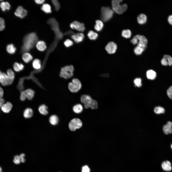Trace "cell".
<instances>
[{
  "mask_svg": "<svg viewBox=\"0 0 172 172\" xmlns=\"http://www.w3.org/2000/svg\"><path fill=\"white\" fill-rule=\"evenodd\" d=\"M32 65L33 68L36 69H40L41 67V61L38 59H35L32 63Z\"/></svg>",
  "mask_w": 172,
  "mask_h": 172,
  "instance_id": "cell-32",
  "label": "cell"
},
{
  "mask_svg": "<svg viewBox=\"0 0 172 172\" xmlns=\"http://www.w3.org/2000/svg\"><path fill=\"white\" fill-rule=\"evenodd\" d=\"M171 149H172V144H171Z\"/></svg>",
  "mask_w": 172,
  "mask_h": 172,
  "instance_id": "cell-55",
  "label": "cell"
},
{
  "mask_svg": "<svg viewBox=\"0 0 172 172\" xmlns=\"http://www.w3.org/2000/svg\"><path fill=\"white\" fill-rule=\"evenodd\" d=\"M15 15L21 18L24 17L27 15V11L21 6H18L14 13Z\"/></svg>",
  "mask_w": 172,
  "mask_h": 172,
  "instance_id": "cell-11",
  "label": "cell"
},
{
  "mask_svg": "<svg viewBox=\"0 0 172 172\" xmlns=\"http://www.w3.org/2000/svg\"><path fill=\"white\" fill-rule=\"evenodd\" d=\"M0 7L3 11H5L6 10H9L10 7L9 3L7 2H2L0 4Z\"/></svg>",
  "mask_w": 172,
  "mask_h": 172,
  "instance_id": "cell-31",
  "label": "cell"
},
{
  "mask_svg": "<svg viewBox=\"0 0 172 172\" xmlns=\"http://www.w3.org/2000/svg\"><path fill=\"white\" fill-rule=\"evenodd\" d=\"M94 100L92 99L89 95H84L81 98V102L84 103L86 108L87 109L90 107Z\"/></svg>",
  "mask_w": 172,
  "mask_h": 172,
  "instance_id": "cell-8",
  "label": "cell"
},
{
  "mask_svg": "<svg viewBox=\"0 0 172 172\" xmlns=\"http://www.w3.org/2000/svg\"><path fill=\"white\" fill-rule=\"evenodd\" d=\"M24 66L22 63L19 64L17 62H15L13 64V68L14 70L16 72H18L22 70Z\"/></svg>",
  "mask_w": 172,
  "mask_h": 172,
  "instance_id": "cell-26",
  "label": "cell"
},
{
  "mask_svg": "<svg viewBox=\"0 0 172 172\" xmlns=\"http://www.w3.org/2000/svg\"><path fill=\"white\" fill-rule=\"evenodd\" d=\"M74 70V67L72 65L65 66L61 68L60 76L66 79L70 78L73 76Z\"/></svg>",
  "mask_w": 172,
  "mask_h": 172,
  "instance_id": "cell-3",
  "label": "cell"
},
{
  "mask_svg": "<svg viewBox=\"0 0 172 172\" xmlns=\"http://www.w3.org/2000/svg\"><path fill=\"white\" fill-rule=\"evenodd\" d=\"M82 125V122L80 119L78 118H74L70 122L69 127L70 130L74 131L81 128Z\"/></svg>",
  "mask_w": 172,
  "mask_h": 172,
  "instance_id": "cell-6",
  "label": "cell"
},
{
  "mask_svg": "<svg viewBox=\"0 0 172 172\" xmlns=\"http://www.w3.org/2000/svg\"><path fill=\"white\" fill-rule=\"evenodd\" d=\"M13 81L10 79L7 74L4 72L0 73V81L3 86H5L11 84Z\"/></svg>",
  "mask_w": 172,
  "mask_h": 172,
  "instance_id": "cell-7",
  "label": "cell"
},
{
  "mask_svg": "<svg viewBox=\"0 0 172 172\" xmlns=\"http://www.w3.org/2000/svg\"><path fill=\"white\" fill-rule=\"evenodd\" d=\"M87 35L89 38L92 40L96 39L98 36L97 33L92 31H90L88 33Z\"/></svg>",
  "mask_w": 172,
  "mask_h": 172,
  "instance_id": "cell-35",
  "label": "cell"
},
{
  "mask_svg": "<svg viewBox=\"0 0 172 172\" xmlns=\"http://www.w3.org/2000/svg\"><path fill=\"white\" fill-rule=\"evenodd\" d=\"M33 114V111L32 109L30 108H27L24 111L23 115L24 118H27L31 117Z\"/></svg>",
  "mask_w": 172,
  "mask_h": 172,
  "instance_id": "cell-23",
  "label": "cell"
},
{
  "mask_svg": "<svg viewBox=\"0 0 172 172\" xmlns=\"http://www.w3.org/2000/svg\"><path fill=\"white\" fill-rule=\"evenodd\" d=\"M81 84L80 81L76 78L73 79L72 81L68 85L70 91L73 93H76L79 91L81 87Z\"/></svg>",
  "mask_w": 172,
  "mask_h": 172,
  "instance_id": "cell-5",
  "label": "cell"
},
{
  "mask_svg": "<svg viewBox=\"0 0 172 172\" xmlns=\"http://www.w3.org/2000/svg\"><path fill=\"white\" fill-rule=\"evenodd\" d=\"M122 35L124 37L128 38H130L131 35V32L129 29L124 30L122 31Z\"/></svg>",
  "mask_w": 172,
  "mask_h": 172,
  "instance_id": "cell-33",
  "label": "cell"
},
{
  "mask_svg": "<svg viewBox=\"0 0 172 172\" xmlns=\"http://www.w3.org/2000/svg\"><path fill=\"white\" fill-rule=\"evenodd\" d=\"M146 76L148 79L150 80H153L156 77V74L155 71L152 70H150L147 71Z\"/></svg>",
  "mask_w": 172,
  "mask_h": 172,
  "instance_id": "cell-22",
  "label": "cell"
},
{
  "mask_svg": "<svg viewBox=\"0 0 172 172\" xmlns=\"http://www.w3.org/2000/svg\"><path fill=\"white\" fill-rule=\"evenodd\" d=\"M12 105L10 102H7L6 103L4 104L1 107V109L2 111L5 113H8L11 109Z\"/></svg>",
  "mask_w": 172,
  "mask_h": 172,
  "instance_id": "cell-15",
  "label": "cell"
},
{
  "mask_svg": "<svg viewBox=\"0 0 172 172\" xmlns=\"http://www.w3.org/2000/svg\"><path fill=\"white\" fill-rule=\"evenodd\" d=\"M141 79V78H136L134 80V82L136 86L140 87L142 86Z\"/></svg>",
  "mask_w": 172,
  "mask_h": 172,
  "instance_id": "cell-37",
  "label": "cell"
},
{
  "mask_svg": "<svg viewBox=\"0 0 172 172\" xmlns=\"http://www.w3.org/2000/svg\"><path fill=\"white\" fill-rule=\"evenodd\" d=\"M73 44L72 41L69 39L66 40L64 42L65 46L67 47H68L72 46Z\"/></svg>",
  "mask_w": 172,
  "mask_h": 172,
  "instance_id": "cell-42",
  "label": "cell"
},
{
  "mask_svg": "<svg viewBox=\"0 0 172 172\" xmlns=\"http://www.w3.org/2000/svg\"><path fill=\"white\" fill-rule=\"evenodd\" d=\"M74 112L76 113H79L83 111V107L80 104H77L74 105L73 108Z\"/></svg>",
  "mask_w": 172,
  "mask_h": 172,
  "instance_id": "cell-29",
  "label": "cell"
},
{
  "mask_svg": "<svg viewBox=\"0 0 172 172\" xmlns=\"http://www.w3.org/2000/svg\"><path fill=\"white\" fill-rule=\"evenodd\" d=\"M38 40V37L35 32L30 33L25 35L23 40L21 53H25L29 51L36 44Z\"/></svg>",
  "mask_w": 172,
  "mask_h": 172,
  "instance_id": "cell-1",
  "label": "cell"
},
{
  "mask_svg": "<svg viewBox=\"0 0 172 172\" xmlns=\"http://www.w3.org/2000/svg\"><path fill=\"white\" fill-rule=\"evenodd\" d=\"M7 75L9 78L12 80L14 81L15 78V74L11 69H9L7 71Z\"/></svg>",
  "mask_w": 172,
  "mask_h": 172,
  "instance_id": "cell-36",
  "label": "cell"
},
{
  "mask_svg": "<svg viewBox=\"0 0 172 172\" xmlns=\"http://www.w3.org/2000/svg\"><path fill=\"white\" fill-rule=\"evenodd\" d=\"M70 27L72 29H75L81 32H84L85 29L84 24L83 23L76 21L71 23L70 25Z\"/></svg>",
  "mask_w": 172,
  "mask_h": 172,
  "instance_id": "cell-9",
  "label": "cell"
},
{
  "mask_svg": "<svg viewBox=\"0 0 172 172\" xmlns=\"http://www.w3.org/2000/svg\"><path fill=\"white\" fill-rule=\"evenodd\" d=\"M117 46L116 43L113 42L108 43L105 47V49L109 54H113L116 51Z\"/></svg>",
  "mask_w": 172,
  "mask_h": 172,
  "instance_id": "cell-10",
  "label": "cell"
},
{
  "mask_svg": "<svg viewBox=\"0 0 172 172\" xmlns=\"http://www.w3.org/2000/svg\"><path fill=\"white\" fill-rule=\"evenodd\" d=\"M90 169L87 165L83 166L82 168V172H90Z\"/></svg>",
  "mask_w": 172,
  "mask_h": 172,
  "instance_id": "cell-45",
  "label": "cell"
},
{
  "mask_svg": "<svg viewBox=\"0 0 172 172\" xmlns=\"http://www.w3.org/2000/svg\"><path fill=\"white\" fill-rule=\"evenodd\" d=\"M5 100L2 98H0V107L1 108L2 105L4 104Z\"/></svg>",
  "mask_w": 172,
  "mask_h": 172,
  "instance_id": "cell-51",
  "label": "cell"
},
{
  "mask_svg": "<svg viewBox=\"0 0 172 172\" xmlns=\"http://www.w3.org/2000/svg\"><path fill=\"white\" fill-rule=\"evenodd\" d=\"M168 20L169 23L172 25V15H170L168 16Z\"/></svg>",
  "mask_w": 172,
  "mask_h": 172,
  "instance_id": "cell-49",
  "label": "cell"
},
{
  "mask_svg": "<svg viewBox=\"0 0 172 172\" xmlns=\"http://www.w3.org/2000/svg\"><path fill=\"white\" fill-rule=\"evenodd\" d=\"M44 0H35L34 1L35 3L38 4L43 3L45 1Z\"/></svg>",
  "mask_w": 172,
  "mask_h": 172,
  "instance_id": "cell-50",
  "label": "cell"
},
{
  "mask_svg": "<svg viewBox=\"0 0 172 172\" xmlns=\"http://www.w3.org/2000/svg\"><path fill=\"white\" fill-rule=\"evenodd\" d=\"M13 162L16 164H20L21 161L19 155H16L14 156Z\"/></svg>",
  "mask_w": 172,
  "mask_h": 172,
  "instance_id": "cell-41",
  "label": "cell"
},
{
  "mask_svg": "<svg viewBox=\"0 0 172 172\" xmlns=\"http://www.w3.org/2000/svg\"><path fill=\"white\" fill-rule=\"evenodd\" d=\"M163 57L166 59L169 66H170L172 65V58L170 55H164Z\"/></svg>",
  "mask_w": 172,
  "mask_h": 172,
  "instance_id": "cell-38",
  "label": "cell"
},
{
  "mask_svg": "<svg viewBox=\"0 0 172 172\" xmlns=\"http://www.w3.org/2000/svg\"><path fill=\"white\" fill-rule=\"evenodd\" d=\"M84 37V34L81 33H77L73 34L71 36L72 38L77 43L81 42L83 40Z\"/></svg>",
  "mask_w": 172,
  "mask_h": 172,
  "instance_id": "cell-14",
  "label": "cell"
},
{
  "mask_svg": "<svg viewBox=\"0 0 172 172\" xmlns=\"http://www.w3.org/2000/svg\"><path fill=\"white\" fill-rule=\"evenodd\" d=\"M5 21L4 19L0 17V30L2 31L5 27Z\"/></svg>",
  "mask_w": 172,
  "mask_h": 172,
  "instance_id": "cell-40",
  "label": "cell"
},
{
  "mask_svg": "<svg viewBox=\"0 0 172 172\" xmlns=\"http://www.w3.org/2000/svg\"><path fill=\"white\" fill-rule=\"evenodd\" d=\"M114 11L108 7H102L101 9L100 18L103 22L108 21L113 17Z\"/></svg>",
  "mask_w": 172,
  "mask_h": 172,
  "instance_id": "cell-4",
  "label": "cell"
},
{
  "mask_svg": "<svg viewBox=\"0 0 172 172\" xmlns=\"http://www.w3.org/2000/svg\"><path fill=\"white\" fill-rule=\"evenodd\" d=\"M36 46L38 50L41 51L45 50L47 48L45 43L42 41H38L36 44Z\"/></svg>",
  "mask_w": 172,
  "mask_h": 172,
  "instance_id": "cell-19",
  "label": "cell"
},
{
  "mask_svg": "<svg viewBox=\"0 0 172 172\" xmlns=\"http://www.w3.org/2000/svg\"><path fill=\"white\" fill-rule=\"evenodd\" d=\"M102 76L104 77H108L109 76V75L108 74H105L102 75Z\"/></svg>",
  "mask_w": 172,
  "mask_h": 172,
  "instance_id": "cell-53",
  "label": "cell"
},
{
  "mask_svg": "<svg viewBox=\"0 0 172 172\" xmlns=\"http://www.w3.org/2000/svg\"><path fill=\"white\" fill-rule=\"evenodd\" d=\"M27 97L25 96L23 91H22L21 93L20 98V100L22 101H24L25 100Z\"/></svg>",
  "mask_w": 172,
  "mask_h": 172,
  "instance_id": "cell-46",
  "label": "cell"
},
{
  "mask_svg": "<svg viewBox=\"0 0 172 172\" xmlns=\"http://www.w3.org/2000/svg\"><path fill=\"white\" fill-rule=\"evenodd\" d=\"M2 171V169H1V168L0 167V172H1Z\"/></svg>",
  "mask_w": 172,
  "mask_h": 172,
  "instance_id": "cell-54",
  "label": "cell"
},
{
  "mask_svg": "<svg viewBox=\"0 0 172 172\" xmlns=\"http://www.w3.org/2000/svg\"><path fill=\"white\" fill-rule=\"evenodd\" d=\"M90 107L92 109H95L97 108L98 107V103L97 102L94 100L90 105Z\"/></svg>",
  "mask_w": 172,
  "mask_h": 172,
  "instance_id": "cell-43",
  "label": "cell"
},
{
  "mask_svg": "<svg viewBox=\"0 0 172 172\" xmlns=\"http://www.w3.org/2000/svg\"><path fill=\"white\" fill-rule=\"evenodd\" d=\"M96 24L94 26L95 30L97 31H100L102 29L103 27V24L102 21L97 20L96 21Z\"/></svg>",
  "mask_w": 172,
  "mask_h": 172,
  "instance_id": "cell-25",
  "label": "cell"
},
{
  "mask_svg": "<svg viewBox=\"0 0 172 172\" xmlns=\"http://www.w3.org/2000/svg\"><path fill=\"white\" fill-rule=\"evenodd\" d=\"M6 50L7 52L9 54H13L15 53L16 49L13 44H10L7 45Z\"/></svg>",
  "mask_w": 172,
  "mask_h": 172,
  "instance_id": "cell-28",
  "label": "cell"
},
{
  "mask_svg": "<svg viewBox=\"0 0 172 172\" xmlns=\"http://www.w3.org/2000/svg\"><path fill=\"white\" fill-rule=\"evenodd\" d=\"M50 123L53 125H55L57 124L59 122L58 117L55 115H52L51 116L49 119Z\"/></svg>",
  "mask_w": 172,
  "mask_h": 172,
  "instance_id": "cell-27",
  "label": "cell"
},
{
  "mask_svg": "<svg viewBox=\"0 0 172 172\" xmlns=\"http://www.w3.org/2000/svg\"><path fill=\"white\" fill-rule=\"evenodd\" d=\"M24 94L27 98L29 100H32L33 97L34 91L30 89H28L23 91Z\"/></svg>",
  "mask_w": 172,
  "mask_h": 172,
  "instance_id": "cell-18",
  "label": "cell"
},
{
  "mask_svg": "<svg viewBox=\"0 0 172 172\" xmlns=\"http://www.w3.org/2000/svg\"><path fill=\"white\" fill-rule=\"evenodd\" d=\"M147 47L146 45L138 43L134 49V53L136 55H140L145 51Z\"/></svg>",
  "mask_w": 172,
  "mask_h": 172,
  "instance_id": "cell-12",
  "label": "cell"
},
{
  "mask_svg": "<svg viewBox=\"0 0 172 172\" xmlns=\"http://www.w3.org/2000/svg\"><path fill=\"white\" fill-rule=\"evenodd\" d=\"M22 58L25 62L28 63L32 59L33 57L30 53L25 52L22 55Z\"/></svg>",
  "mask_w": 172,
  "mask_h": 172,
  "instance_id": "cell-21",
  "label": "cell"
},
{
  "mask_svg": "<svg viewBox=\"0 0 172 172\" xmlns=\"http://www.w3.org/2000/svg\"><path fill=\"white\" fill-rule=\"evenodd\" d=\"M123 0H113L112 1V10L116 13L121 14L127 10V5L126 4L121 5Z\"/></svg>",
  "mask_w": 172,
  "mask_h": 172,
  "instance_id": "cell-2",
  "label": "cell"
},
{
  "mask_svg": "<svg viewBox=\"0 0 172 172\" xmlns=\"http://www.w3.org/2000/svg\"><path fill=\"white\" fill-rule=\"evenodd\" d=\"M163 130L164 133L166 134H168L172 133V122L168 121L163 127Z\"/></svg>",
  "mask_w": 172,
  "mask_h": 172,
  "instance_id": "cell-13",
  "label": "cell"
},
{
  "mask_svg": "<svg viewBox=\"0 0 172 172\" xmlns=\"http://www.w3.org/2000/svg\"><path fill=\"white\" fill-rule=\"evenodd\" d=\"M167 94L169 98L172 99V86H170L167 90Z\"/></svg>",
  "mask_w": 172,
  "mask_h": 172,
  "instance_id": "cell-44",
  "label": "cell"
},
{
  "mask_svg": "<svg viewBox=\"0 0 172 172\" xmlns=\"http://www.w3.org/2000/svg\"><path fill=\"white\" fill-rule=\"evenodd\" d=\"M41 9L42 11L46 13H49L51 12V6L47 4H43L41 7Z\"/></svg>",
  "mask_w": 172,
  "mask_h": 172,
  "instance_id": "cell-30",
  "label": "cell"
},
{
  "mask_svg": "<svg viewBox=\"0 0 172 172\" xmlns=\"http://www.w3.org/2000/svg\"><path fill=\"white\" fill-rule=\"evenodd\" d=\"M138 42V43L146 45L148 41L146 38L143 35L137 34L134 37Z\"/></svg>",
  "mask_w": 172,
  "mask_h": 172,
  "instance_id": "cell-16",
  "label": "cell"
},
{
  "mask_svg": "<svg viewBox=\"0 0 172 172\" xmlns=\"http://www.w3.org/2000/svg\"><path fill=\"white\" fill-rule=\"evenodd\" d=\"M161 167L164 171H170L172 169L171 164L170 162L168 161H163L161 164Z\"/></svg>",
  "mask_w": 172,
  "mask_h": 172,
  "instance_id": "cell-17",
  "label": "cell"
},
{
  "mask_svg": "<svg viewBox=\"0 0 172 172\" xmlns=\"http://www.w3.org/2000/svg\"><path fill=\"white\" fill-rule=\"evenodd\" d=\"M4 94V91L3 89L1 87L0 88V98H2Z\"/></svg>",
  "mask_w": 172,
  "mask_h": 172,
  "instance_id": "cell-52",
  "label": "cell"
},
{
  "mask_svg": "<svg viewBox=\"0 0 172 172\" xmlns=\"http://www.w3.org/2000/svg\"><path fill=\"white\" fill-rule=\"evenodd\" d=\"M137 20L139 24H144L147 21V16L144 14H141L138 16Z\"/></svg>",
  "mask_w": 172,
  "mask_h": 172,
  "instance_id": "cell-20",
  "label": "cell"
},
{
  "mask_svg": "<svg viewBox=\"0 0 172 172\" xmlns=\"http://www.w3.org/2000/svg\"><path fill=\"white\" fill-rule=\"evenodd\" d=\"M21 162L24 163L25 161V159L24 158L25 154L24 153H22L20 155Z\"/></svg>",
  "mask_w": 172,
  "mask_h": 172,
  "instance_id": "cell-48",
  "label": "cell"
},
{
  "mask_svg": "<svg viewBox=\"0 0 172 172\" xmlns=\"http://www.w3.org/2000/svg\"><path fill=\"white\" fill-rule=\"evenodd\" d=\"M48 109V107L46 106L44 104H42L39 106L38 109L41 114L43 115H46L48 113L47 110Z\"/></svg>",
  "mask_w": 172,
  "mask_h": 172,
  "instance_id": "cell-24",
  "label": "cell"
},
{
  "mask_svg": "<svg viewBox=\"0 0 172 172\" xmlns=\"http://www.w3.org/2000/svg\"><path fill=\"white\" fill-rule=\"evenodd\" d=\"M154 113L157 114H160L164 113L165 110L164 108L160 106L155 107L154 110Z\"/></svg>",
  "mask_w": 172,
  "mask_h": 172,
  "instance_id": "cell-34",
  "label": "cell"
},
{
  "mask_svg": "<svg viewBox=\"0 0 172 172\" xmlns=\"http://www.w3.org/2000/svg\"><path fill=\"white\" fill-rule=\"evenodd\" d=\"M161 63L162 65L164 66H167L168 65V63L166 59L163 57L161 60Z\"/></svg>",
  "mask_w": 172,
  "mask_h": 172,
  "instance_id": "cell-47",
  "label": "cell"
},
{
  "mask_svg": "<svg viewBox=\"0 0 172 172\" xmlns=\"http://www.w3.org/2000/svg\"><path fill=\"white\" fill-rule=\"evenodd\" d=\"M54 5L55 7V10L56 11H58L60 8V5L59 2L56 0H52Z\"/></svg>",
  "mask_w": 172,
  "mask_h": 172,
  "instance_id": "cell-39",
  "label": "cell"
}]
</instances>
